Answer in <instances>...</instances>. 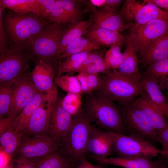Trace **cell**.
I'll return each instance as SVG.
<instances>
[{
    "label": "cell",
    "mask_w": 168,
    "mask_h": 168,
    "mask_svg": "<svg viewBox=\"0 0 168 168\" xmlns=\"http://www.w3.org/2000/svg\"><path fill=\"white\" fill-rule=\"evenodd\" d=\"M82 109L91 123L107 131L127 135L120 107L101 91L87 94Z\"/></svg>",
    "instance_id": "6da1fadb"
},
{
    "label": "cell",
    "mask_w": 168,
    "mask_h": 168,
    "mask_svg": "<svg viewBox=\"0 0 168 168\" xmlns=\"http://www.w3.org/2000/svg\"><path fill=\"white\" fill-rule=\"evenodd\" d=\"M2 20L10 47L23 49L50 23L32 13L20 14L13 11Z\"/></svg>",
    "instance_id": "7a4b0ae2"
},
{
    "label": "cell",
    "mask_w": 168,
    "mask_h": 168,
    "mask_svg": "<svg viewBox=\"0 0 168 168\" xmlns=\"http://www.w3.org/2000/svg\"><path fill=\"white\" fill-rule=\"evenodd\" d=\"M102 87L100 91L120 107L129 104L144 91L138 74L124 75L111 70L101 74Z\"/></svg>",
    "instance_id": "3957f363"
},
{
    "label": "cell",
    "mask_w": 168,
    "mask_h": 168,
    "mask_svg": "<svg viewBox=\"0 0 168 168\" xmlns=\"http://www.w3.org/2000/svg\"><path fill=\"white\" fill-rule=\"evenodd\" d=\"M68 24H49L24 49L30 59L55 62L59 44Z\"/></svg>",
    "instance_id": "277c9868"
},
{
    "label": "cell",
    "mask_w": 168,
    "mask_h": 168,
    "mask_svg": "<svg viewBox=\"0 0 168 168\" xmlns=\"http://www.w3.org/2000/svg\"><path fill=\"white\" fill-rule=\"evenodd\" d=\"M92 126L82 109L72 116L69 129L62 142L65 152L72 161L79 162L87 154V147Z\"/></svg>",
    "instance_id": "5b68a950"
},
{
    "label": "cell",
    "mask_w": 168,
    "mask_h": 168,
    "mask_svg": "<svg viewBox=\"0 0 168 168\" xmlns=\"http://www.w3.org/2000/svg\"><path fill=\"white\" fill-rule=\"evenodd\" d=\"M168 31V19H157L144 24H132L127 38L142 58L151 46Z\"/></svg>",
    "instance_id": "8992f818"
},
{
    "label": "cell",
    "mask_w": 168,
    "mask_h": 168,
    "mask_svg": "<svg viewBox=\"0 0 168 168\" xmlns=\"http://www.w3.org/2000/svg\"><path fill=\"white\" fill-rule=\"evenodd\" d=\"M131 25L144 24L157 19H168V12L160 8L151 0L142 2L135 0H126L118 12Z\"/></svg>",
    "instance_id": "52a82bcc"
},
{
    "label": "cell",
    "mask_w": 168,
    "mask_h": 168,
    "mask_svg": "<svg viewBox=\"0 0 168 168\" xmlns=\"http://www.w3.org/2000/svg\"><path fill=\"white\" fill-rule=\"evenodd\" d=\"M127 134L154 146L158 143L157 132L141 111L132 103L120 107Z\"/></svg>",
    "instance_id": "ba28073f"
},
{
    "label": "cell",
    "mask_w": 168,
    "mask_h": 168,
    "mask_svg": "<svg viewBox=\"0 0 168 168\" xmlns=\"http://www.w3.org/2000/svg\"><path fill=\"white\" fill-rule=\"evenodd\" d=\"M113 152L120 157L157 156L160 150L140 138L133 136L113 132Z\"/></svg>",
    "instance_id": "9c48e42d"
},
{
    "label": "cell",
    "mask_w": 168,
    "mask_h": 168,
    "mask_svg": "<svg viewBox=\"0 0 168 168\" xmlns=\"http://www.w3.org/2000/svg\"><path fill=\"white\" fill-rule=\"evenodd\" d=\"M30 59L23 49L10 47L0 54V85L14 82L25 73Z\"/></svg>",
    "instance_id": "30bf717a"
},
{
    "label": "cell",
    "mask_w": 168,
    "mask_h": 168,
    "mask_svg": "<svg viewBox=\"0 0 168 168\" xmlns=\"http://www.w3.org/2000/svg\"><path fill=\"white\" fill-rule=\"evenodd\" d=\"M58 142L47 134L34 135L22 140L18 149L21 156L31 161L56 152Z\"/></svg>",
    "instance_id": "8fae6325"
},
{
    "label": "cell",
    "mask_w": 168,
    "mask_h": 168,
    "mask_svg": "<svg viewBox=\"0 0 168 168\" xmlns=\"http://www.w3.org/2000/svg\"><path fill=\"white\" fill-rule=\"evenodd\" d=\"M58 95L47 94L42 103L35 110L28 123L25 133L34 135L48 132L51 117Z\"/></svg>",
    "instance_id": "7c38bea8"
},
{
    "label": "cell",
    "mask_w": 168,
    "mask_h": 168,
    "mask_svg": "<svg viewBox=\"0 0 168 168\" xmlns=\"http://www.w3.org/2000/svg\"><path fill=\"white\" fill-rule=\"evenodd\" d=\"M38 91L31 75L25 73L17 78L14 83L12 101L7 117L15 118L18 115Z\"/></svg>",
    "instance_id": "4fadbf2b"
},
{
    "label": "cell",
    "mask_w": 168,
    "mask_h": 168,
    "mask_svg": "<svg viewBox=\"0 0 168 168\" xmlns=\"http://www.w3.org/2000/svg\"><path fill=\"white\" fill-rule=\"evenodd\" d=\"M54 63L53 62L41 61L36 63L31 76L39 91L48 94H58L56 87L53 85Z\"/></svg>",
    "instance_id": "5bb4252c"
},
{
    "label": "cell",
    "mask_w": 168,
    "mask_h": 168,
    "mask_svg": "<svg viewBox=\"0 0 168 168\" xmlns=\"http://www.w3.org/2000/svg\"><path fill=\"white\" fill-rule=\"evenodd\" d=\"M132 103L141 111L156 132L168 128L164 114L145 91Z\"/></svg>",
    "instance_id": "9a60e30c"
},
{
    "label": "cell",
    "mask_w": 168,
    "mask_h": 168,
    "mask_svg": "<svg viewBox=\"0 0 168 168\" xmlns=\"http://www.w3.org/2000/svg\"><path fill=\"white\" fill-rule=\"evenodd\" d=\"M61 100L58 99L55 105L48 132L49 136L58 142H62L68 133L72 118L62 107Z\"/></svg>",
    "instance_id": "2e32d148"
},
{
    "label": "cell",
    "mask_w": 168,
    "mask_h": 168,
    "mask_svg": "<svg viewBox=\"0 0 168 168\" xmlns=\"http://www.w3.org/2000/svg\"><path fill=\"white\" fill-rule=\"evenodd\" d=\"M113 132L104 131L93 126L86 148L87 153L101 157H107L113 152Z\"/></svg>",
    "instance_id": "e0dca14e"
},
{
    "label": "cell",
    "mask_w": 168,
    "mask_h": 168,
    "mask_svg": "<svg viewBox=\"0 0 168 168\" xmlns=\"http://www.w3.org/2000/svg\"><path fill=\"white\" fill-rule=\"evenodd\" d=\"M92 11L94 23L101 27L119 32L129 29L131 25L116 11L104 7Z\"/></svg>",
    "instance_id": "ac0fdd59"
},
{
    "label": "cell",
    "mask_w": 168,
    "mask_h": 168,
    "mask_svg": "<svg viewBox=\"0 0 168 168\" xmlns=\"http://www.w3.org/2000/svg\"><path fill=\"white\" fill-rule=\"evenodd\" d=\"M89 156L100 164L124 168H156L158 164V161L146 157H101L92 155Z\"/></svg>",
    "instance_id": "d6986e66"
},
{
    "label": "cell",
    "mask_w": 168,
    "mask_h": 168,
    "mask_svg": "<svg viewBox=\"0 0 168 168\" xmlns=\"http://www.w3.org/2000/svg\"><path fill=\"white\" fill-rule=\"evenodd\" d=\"M46 95V94L38 91L21 112L11 120L7 129L17 133H25L30 119Z\"/></svg>",
    "instance_id": "ffe728a7"
},
{
    "label": "cell",
    "mask_w": 168,
    "mask_h": 168,
    "mask_svg": "<svg viewBox=\"0 0 168 168\" xmlns=\"http://www.w3.org/2000/svg\"><path fill=\"white\" fill-rule=\"evenodd\" d=\"M85 35L100 46L110 47L116 42L123 45L125 41L124 36L119 32L101 27L94 23Z\"/></svg>",
    "instance_id": "44dd1931"
},
{
    "label": "cell",
    "mask_w": 168,
    "mask_h": 168,
    "mask_svg": "<svg viewBox=\"0 0 168 168\" xmlns=\"http://www.w3.org/2000/svg\"><path fill=\"white\" fill-rule=\"evenodd\" d=\"M94 23V19L91 15L86 21L68 24V29L59 44L57 60L58 57L62 54L67 46L85 35L89 28Z\"/></svg>",
    "instance_id": "7402d4cb"
},
{
    "label": "cell",
    "mask_w": 168,
    "mask_h": 168,
    "mask_svg": "<svg viewBox=\"0 0 168 168\" xmlns=\"http://www.w3.org/2000/svg\"><path fill=\"white\" fill-rule=\"evenodd\" d=\"M141 82L145 91L168 119V103L157 81L151 77L142 74Z\"/></svg>",
    "instance_id": "603a6c76"
},
{
    "label": "cell",
    "mask_w": 168,
    "mask_h": 168,
    "mask_svg": "<svg viewBox=\"0 0 168 168\" xmlns=\"http://www.w3.org/2000/svg\"><path fill=\"white\" fill-rule=\"evenodd\" d=\"M168 57V31L157 40L142 58V67H147L151 63Z\"/></svg>",
    "instance_id": "cb8c5ba5"
},
{
    "label": "cell",
    "mask_w": 168,
    "mask_h": 168,
    "mask_svg": "<svg viewBox=\"0 0 168 168\" xmlns=\"http://www.w3.org/2000/svg\"><path fill=\"white\" fill-rule=\"evenodd\" d=\"M126 47L122 53L124 61L117 69L113 70L120 74L130 75L138 74V64L140 62L133 45L127 38L125 40Z\"/></svg>",
    "instance_id": "d4e9b609"
},
{
    "label": "cell",
    "mask_w": 168,
    "mask_h": 168,
    "mask_svg": "<svg viewBox=\"0 0 168 168\" xmlns=\"http://www.w3.org/2000/svg\"><path fill=\"white\" fill-rule=\"evenodd\" d=\"M100 46L90 39L81 37L68 46L62 54L58 57L57 60L61 61L63 59L73 54L98 50Z\"/></svg>",
    "instance_id": "484cf974"
},
{
    "label": "cell",
    "mask_w": 168,
    "mask_h": 168,
    "mask_svg": "<svg viewBox=\"0 0 168 168\" xmlns=\"http://www.w3.org/2000/svg\"><path fill=\"white\" fill-rule=\"evenodd\" d=\"M0 5L17 13H32L39 16L38 0H0Z\"/></svg>",
    "instance_id": "4316f807"
},
{
    "label": "cell",
    "mask_w": 168,
    "mask_h": 168,
    "mask_svg": "<svg viewBox=\"0 0 168 168\" xmlns=\"http://www.w3.org/2000/svg\"><path fill=\"white\" fill-rule=\"evenodd\" d=\"M142 75L154 78L161 89L165 88L166 79L168 77V57L148 65Z\"/></svg>",
    "instance_id": "83f0119b"
},
{
    "label": "cell",
    "mask_w": 168,
    "mask_h": 168,
    "mask_svg": "<svg viewBox=\"0 0 168 168\" xmlns=\"http://www.w3.org/2000/svg\"><path fill=\"white\" fill-rule=\"evenodd\" d=\"M92 51L85 52L72 55L63 61H58L56 76L64 73H73L80 67L83 61Z\"/></svg>",
    "instance_id": "f1b7e54d"
},
{
    "label": "cell",
    "mask_w": 168,
    "mask_h": 168,
    "mask_svg": "<svg viewBox=\"0 0 168 168\" xmlns=\"http://www.w3.org/2000/svg\"><path fill=\"white\" fill-rule=\"evenodd\" d=\"M24 133L7 129L0 135L1 145L7 155L12 156L18 149Z\"/></svg>",
    "instance_id": "f546056e"
},
{
    "label": "cell",
    "mask_w": 168,
    "mask_h": 168,
    "mask_svg": "<svg viewBox=\"0 0 168 168\" xmlns=\"http://www.w3.org/2000/svg\"><path fill=\"white\" fill-rule=\"evenodd\" d=\"M32 161L35 168L71 167L68 160L56 152Z\"/></svg>",
    "instance_id": "4dcf8cb0"
},
{
    "label": "cell",
    "mask_w": 168,
    "mask_h": 168,
    "mask_svg": "<svg viewBox=\"0 0 168 168\" xmlns=\"http://www.w3.org/2000/svg\"><path fill=\"white\" fill-rule=\"evenodd\" d=\"M55 84L68 93L83 94L79 82L76 76L67 73L55 76L54 79Z\"/></svg>",
    "instance_id": "1f68e13d"
},
{
    "label": "cell",
    "mask_w": 168,
    "mask_h": 168,
    "mask_svg": "<svg viewBox=\"0 0 168 168\" xmlns=\"http://www.w3.org/2000/svg\"><path fill=\"white\" fill-rule=\"evenodd\" d=\"M16 81V80H15ZM15 81L0 85V118L7 115L11 105Z\"/></svg>",
    "instance_id": "d6a6232c"
},
{
    "label": "cell",
    "mask_w": 168,
    "mask_h": 168,
    "mask_svg": "<svg viewBox=\"0 0 168 168\" xmlns=\"http://www.w3.org/2000/svg\"><path fill=\"white\" fill-rule=\"evenodd\" d=\"M122 46L118 43H115L105 53V63L111 70L117 69L124 61L123 54L121 51V48Z\"/></svg>",
    "instance_id": "836d02e7"
},
{
    "label": "cell",
    "mask_w": 168,
    "mask_h": 168,
    "mask_svg": "<svg viewBox=\"0 0 168 168\" xmlns=\"http://www.w3.org/2000/svg\"><path fill=\"white\" fill-rule=\"evenodd\" d=\"M82 95L68 93L61 100L62 108L72 116L76 115L82 110Z\"/></svg>",
    "instance_id": "e575fe53"
},
{
    "label": "cell",
    "mask_w": 168,
    "mask_h": 168,
    "mask_svg": "<svg viewBox=\"0 0 168 168\" xmlns=\"http://www.w3.org/2000/svg\"><path fill=\"white\" fill-rule=\"evenodd\" d=\"M63 6L70 21L74 24L81 21L82 12L76 1L62 0Z\"/></svg>",
    "instance_id": "d590c367"
},
{
    "label": "cell",
    "mask_w": 168,
    "mask_h": 168,
    "mask_svg": "<svg viewBox=\"0 0 168 168\" xmlns=\"http://www.w3.org/2000/svg\"><path fill=\"white\" fill-rule=\"evenodd\" d=\"M50 24H70L69 19L63 6L62 0H56L50 17Z\"/></svg>",
    "instance_id": "8d00e7d4"
},
{
    "label": "cell",
    "mask_w": 168,
    "mask_h": 168,
    "mask_svg": "<svg viewBox=\"0 0 168 168\" xmlns=\"http://www.w3.org/2000/svg\"><path fill=\"white\" fill-rule=\"evenodd\" d=\"M38 0L39 16L49 22L56 0Z\"/></svg>",
    "instance_id": "74e56055"
},
{
    "label": "cell",
    "mask_w": 168,
    "mask_h": 168,
    "mask_svg": "<svg viewBox=\"0 0 168 168\" xmlns=\"http://www.w3.org/2000/svg\"><path fill=\"white\" fill-rule=\"evenodd\" d=\"M111 70L106 64L105 61L90 65L77 70L75 72L86 74H107Z\"/></svg>",
    "instance_id": "f35d334b"
},
{
    "label": "cell",
    "mask_w": 168,
    "mask_h": 168,
    "mask_svg": "<svg viewBox=\"0 0 168 168\" xmlns=\"http://www.w3.org/2000/svg\"><path fill=\"white\" fill-rule=\"evenodd\" d=\"M105 54L104 50L92 51L84 59L80 67L77 70L105 61Z\"/></svg>",
    "instance_id": "ab89813d"
},
{
    "label": "cell",
    "mask_w": 168,
    "mask_h": 168,
    "mask_svg": "<svg viewBox=\"0 0 168 168\" xmlns=\"http://www.w3.org/2000/svg\"><path fill=\"white\" fill-rule=\"evenodd\" d=\"M4 8L0 5V54L4 52L8 48L7 47V37L2 21V14Z\"/></svg>",
    "instance_id": "60d3db41"
},
{
    "label": "cell",
    "mask_w": 168,
    "mask_h": 168,
    "mask_svg": "<svg viewBox=\"0 0 168 168\" xmlns=\"http://www.w3.org/2000/svg\"><path fill=\"white\" fill-rule=\"evenodd\" d=\"M87 75L89 86L91 92L95 91H100L102 85L101 74H92Z\"/></svg>",
    "instance_id": "b9f144b4"
},
{
    "label": "cell",
    "mask_w": 168,
    "mask_h": 168,
    "mask_svg": "<svg viewBox=\"0 0 168 168\" xmlns=\"http://www.w3.org/2000/svg\"><path fill=\"white\" fill-rule=\"evenodd\" d=\"M158 143L162 147V151L168 152V128L157 132Z\"/></svg>",
    "instance_id": "7bdbcfd3"
},
{
    "label": "cell",
    "mask_w": 168,
    "mask_h": 168,
    "mask_svg": "<svg viewBox=\"0 0 168 168\" xmlns=\"http://www.w3.org/2000/svg\"><path fill=\"white\" fill-rule=\"evenodd\" d=\"M76 76L80 83L82 93L89 94L92 93L89 86L87 74L78 73Z\"/></svg>",
    "instance_id": "ee69618b"
},
{
    "label": "cell",
    "mask_w": 168,
    "mask_h": 168,
    "mask_svg": "<svg viewBox=\"0 0 168 168\" xmlns=\"http://www.w3.org/2000/svg\"><path fill=\"white\" fill-rule=\"evenodd\" d=\"M16 168H35L32 161L20 157L16 161Z\"/></svg>",
    "instance_id": "f6af8a7d"
},
{
    "label": "cell",
    "mask_w": 168,
    "mask_h": 168,
    "mask_svg": "<svg viewBox=\"0 0 168 168\" xmlns=\"http://www.w3.org/2000/svg\"><path fill=\"white\" fill-rule=\"evenodd\" d=\"M121 0H106L103 7L114 11H116L121 5Z\"/></svg>",
    "instance_id": "bcb514c9"
},
{
    "label": "cell",
    "mask_w": 168,
    "mask_h": 168,
    "mask_svg": "<svg viewBox=\"0 0 168 168\" xmlns=\"http://www.w3.org/2000/svg\"><path fill=\"white\" fill-rule=\"evenodd\" d=\"M14 117H7L0 119V135L5 132L7 129L11 120Z\"/></svg>",
    "instance_id": "7dc6e473"
},
{
    "label": "cell",
    "mask_w": 168,
    "mask_h": 168,
    "mask_svg": "<svg viewBox=\"0 0 168 168\" xmlns=\"http://www.w3.org/2000/svg\"><path fill=\"white\" fill-rule=\"evenodd\" d=\"M77 168H103L101 165H96L90 163L85 157L79 161V164Z\"/></svg>",
    "instance_id": "c3c4849f"
},
{
    "label": "cell",
    "mask_w": 168,
    "mask_h": 168,
    "mask_svg": "<svg viewBox=\"0 0 168 168\" xmlns=\"http://www.w3.org/2000/svg\"><path fill=\"white\" fill-rule=\"evenodd\" d=\"M151 0L160 8L168 12V0Z\"/></svg>",
    "instance_id": "681fc988"
},
{
    "label": "cell",
    "mask_w": 168,
    "mask_h": 168,
    "mask_svg": "<svg viewBox=\"0 0 168 168\" xmlns=\"http://www.w3.org/2000/svg\"><path fill=\"white\" fill-rule=\"evenodd\" d=\"M106 0H90L89 1L91 9L103 7Z\"/></svg>",
    "instance_id": "f907efd6"
},
{
    "label": "cell",
    "mask_w": 168,
    "mask_h": 168,
    "mask_svg": "<svg viewBox=\"0 0 168 168\" xmlns=\"http://www.w3.org/2000/svg\"><path fill=\"white\" fill-rule=\"evenodd\" d=\"M159 154L165 161L168 163V152L160 150Z\"/></svg>",
    "instance_id": "816d5d0a"
},
{
    "label": "cell",
    "mask_w": 168,
    "mask_h": 168,
    "mask_svg": "<svg viewBox=\"0 0 168 168\" xmlns=\"http://www.w3.org/2000/svg\"><path fill=\"white\" fill-rule=\"evenodd\" d=\"M156 168H165V165L161 161H158V164Z\"/></svg>",
    "instance_id": "f5cc1de1"
},
{
    "label": "cell",
    "mask_w": 168,
    "mask_h": 168,
    "mask_svg": "<svg viewBox=\"0 0 168 168\" xmlns=\"http://www.w3.org/2000/svg\"><path fill=\"white\" fill-rule=\"evenodd\" d=\"M165 88L166 89L168 92V78L166 79V82L165 84Z\"/></svg>",
    "instance_id": "db71d44e"
},
{
    "label": "cell",
    "mask_w": 168,
    "mask_h": 168,
    "mask_svg": "<svg viewBox=\"0 0 168 168\" xmlns=\"http://www.w3.org/2000/svg\"><path fill=\"white\" fill-rule=\"evenodd\" d=\"M166 99L168 105V97H167V98H166Z\"/></svg>",
    "instance_id": "11a10c76"
},
{
    "label": "cell",
    "mask_w": 168,
    "mask_h": 168,
    "mask_svg": "<svg viewBox=\"0 0 168 168\" xmlns=\"http://www.w3.org/2000/svg\"><path fill=\"white\" fill-rule=\"evenodd\" d=\"M166 78H168V77Z\"/></svg>",
    "instance_id": "9f6ffc18"
},
{
    "label": "cell",
    "mask_w": 168,
    "mask_h": 168,
    "mask_svg": "<svg viewBox=\"0 0 168 168\" xmlns=\"http://www.w3.org/2000/svg\"><path fill=\"white\" fill-rule=\"evenodd\" d=\"M71 168V167H70V168Z\"/></svg>",
    "instance_id": "6f0895ef"
}]
</instances>
